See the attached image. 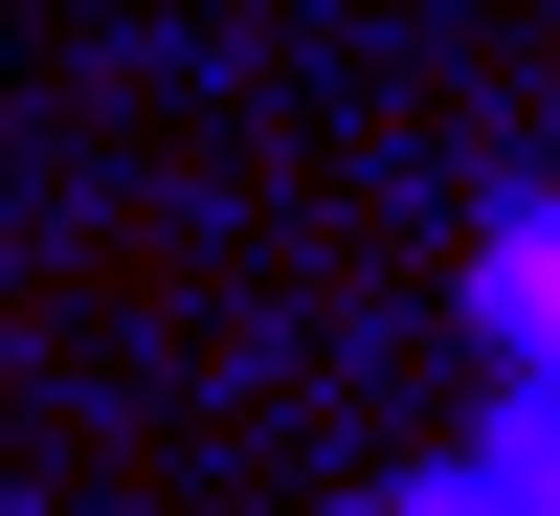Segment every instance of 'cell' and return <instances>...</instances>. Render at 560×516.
Returning <instances> with one entry per match:
<instances>
[{
  "mask_svg": "<svg viewBox=\"0 0 560 516\" xmlns=\"http://www.w3.org/2000/svg\"><path fill=\"white\" fill-rule=\"evenodd\" d=\"M471 314H493V359H516V382H560V180L471 248Z\"/></svg>",
  "mask_w": 560,
  "mask_h": 516,
  "instance_id": "cell-2",
  "label": "cell"
},
{
  "mask_svg": "<svg viewBox=\"0 0 560 516\" xmlns=\"http://www.w3.org/2000/svg\"><path fill=\"white\" fill-rule=\"evenodd\" d=\"M382 516H560V382H516L471 449H448L427 494H382Z\"/></svg>",
  "mask_w": 560,
  "mask_h": 516,
  "instance_id": "cell-1",
  "label": "cell"
}]
</instances>
